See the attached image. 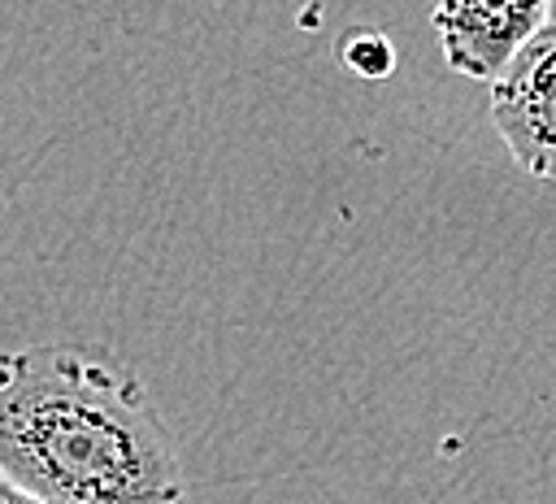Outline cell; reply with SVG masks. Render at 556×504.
<instances>
[{"label":"cell","instance_id":"1","mask_svg":"<svg viewBox=\"0 0 556 504\" xmlns=\"http://www.w3.org/2000/svg\"><path fill=\"white\" fill-rule=\"evenodd\" d=\"M0 474L43 504H187L148 387L83 343L0 356Z\"/></svg>","mask_w":556,"mask_h":504},{"label":"cell","instance_id":"2","mask_svg":"<svg viewBox=\"0 0 556 504\" xmlns=\"http://www.w3.org/2000/svg\"><path fill=\"white\" fill-rule=\"evenodd\" d=\"M491 126L526 174L556 182V22H543L491 83Z\"/></svg>","mask_w":556,"mask_h":504},{"label":"cell","instance_id":"3","mask_svg":"<svg viewBox=\"0 0 556 504\" xmlns=\"http://www.w3.org/2000/svg\"><path fill=\"white\" fill-rule=\"evenodd\" d=\"M443 61L460 78L495 83L517 48L547 22V0H430Z\"/></svg>","mask_w":556,"mask_h":504},{"label":"cell","instance_id":"4","mask_svg":"<svg viewBox=\"0 0 556 504\" xmlns=\"http://www.w3.org/2000/svg\"><path fill=\"white\" fill-rule=\"evenodd\" d=\"M343 56H348V65H356L365 78H382V74H391V65H395V56H391V43L382 39V35H374V30H361V39H343Z\"/></svg>","mask_w":556,"mask_h":504},{"label":"cell","instance_id":"5","mask_svg":"<svg viewBox=\"0 0 556 504\" xmlns=\"http://www.w3.org/2000/svg\"><path fill=\"white\" fill-rule=\"evenodd\" d=\"M0 504H43L39 495H30V491H22L13 478H4L0 474Z\"/></svg>","mask_w":556,"mask_h":504},{"label":"cell","instance_id":"6","mask_svg":"<svg viewBox=\"0 0 556 504\" xmlns=\"http://www.w3.org/2000/svg\"><path fill=\"white\" fill-rule=\"evenodd\" d=\"M547 17H552V22H556V0H547Z\"/></svg>","mask_w":556,"mask_h":504}]
</instances>
